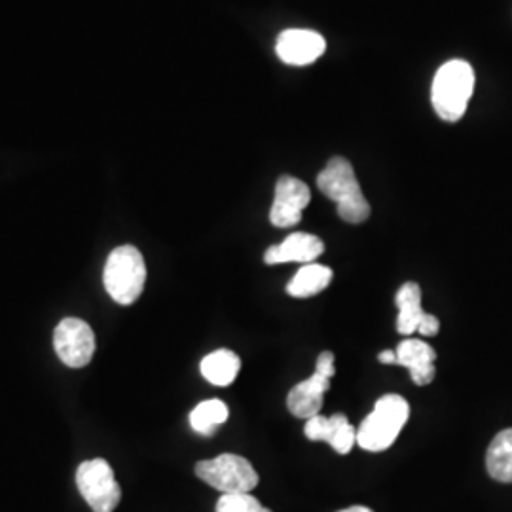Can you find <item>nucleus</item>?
Here are the masks:
<instances>
[{"label": "nucleus", "mask_w": 512, "mask_h": 512, "mask_svg": "<svg viewBox=\"0 0 512 512\" xmlns=\"http://www.w3.org/2000/svg\"><path fill=\"white\" fill-rule=\"evenodd\" d=\"M378 361H380V363H384V365H397V353H395V351H391V349L382 351V353L378 355Z\"/></svg>", "instance_id": "aec40b11"}, {"label": "nucleus", "mask_w": 512, "mask_h": 512, "mask_svg": "<svg viewBox=\"0 0 512 512\" xmlns=\"http://www.w3.org/2000/svg\"><path fill=\"white\" fill-rule=\"evenodd\" d=\"M76 484L93 512H112L122 499V488L114 478L109 461L105 459L80 463L76 471Z\"/></svg>", "instance_id": "423d86ee"}, {"label": "nucleus", "mask_w": 512, "mask_h": 512, "mask_svg": "<svg viewBox=\"0 0 512 512\" xmlns=\"http://www.w3.org/2000/svg\"><path fill=\"white\" fill-rule=\"evenodd\" d=\"M475 92V71L463 59H452L440 67L431 90L433 109L444 122H458L467 112Z\"/></svg>", "instance_id": "f03ea898"}, {"label": "nucleus", "mask_w": 512, "mask_h": 512, "mask_svg": "<svg viewBox=\"0 0 512 512\" xmlns=\"http://www.w3.org/2000/svg\"><path fill=\"white\" fill-rule=\"evenodd\" d=\"M397 365L408 368L412 382L416 385H429L435 380L437 353L427 342L418 338H406L397 349Z\"/></svg>", "instance_id": "4468645a"}, {"label": "nucleus", "mask_w": 512, "mask_h": 512, "mask_svg": "<svg viewBox=\"0 0 512 512\" xmlns=\"http://www.w3.org/2000/svg\"><path fill=\"white\" fill-rule=\"evenodd\" d=\"M228 416H230L228 406L219 399H211L198 404L190 412V425L196 433H200L203 437H211L219 431L220 425L228 420Z\"/></svg>", "instance_id": "a211bd4d"}, {"label": "nucleus", "mask_w": 512, "mask_h": 512, "mask_svg": "<svg viewBox=\"0 0 512 512\" xmlns=\"http://www.w3.org/2000/svg\"><path fill=\"white\" fill-rule=\"evenodd\" d=\"M239 368H241V361L230 349H217L209 353L200 365L203 378L209 384L219 385V387L234 384V380L238 378Z\"/></svg>", "instance_id": "2eb2a0df"}, {"label": "nucleus", "mask_w": 512, "mask_h": 512, "mask_svg": "<svg viewBox=\"0 0 512 512\" xmlns=\"http://www.w3.org/2000/svg\"><path fill=\"white\" fill-rule=\"evenodd\" d=\"M332 270L323 264H304L293 281L287 285V293L293 298H311L315 294L323 293L332 281Z\"/></svg>", "instance_id": "dca6fc26"}, {"label": "nucleus", "mask_w": 512, "mask_h": 512, "mask_svg": "<svg viewBox=\"0 0 512 512\" xmlns=\"http://www.w3.org/2000/svg\"><path fill=\"white\" fill-rule=\"evenodd\" d=\"M338 512H374L372 509H368V507H363V505H353V507H349V509H344V511Z\"/></svg>", "instance_id": "412c9836"}, {"label": "nucleus", "mask_w": 512, "mask_h": 512, "mask_svg": "<svg viewBox=\"0 0 512 512\" xmlns=\"http://www.w3.org/2000/svg\"><path fill=\"white\" fill-rule=\"evenodd\" d=\"M310 200L311 192L308 184L289 175L279 177V181L275 184L270 222L277 228H293L302 220V213L310 205Z\"/></svg>", "instance_id": "1a4fd4ad"}, {"label": "nucleus", "mask_w": 512, "mask_h": 512, "mask_svg": "<svg viewBox=\"0 0 512 512\" xmlns=\"http://www.w3.org/2000/svg\"><path fill=\"white\" fill-rule=\"evenodd\" d=\"M325 253V243L321 238L304 232H294L291 236L283 239L279 245H272L264 253V262L268 266L274 264H285V262H300V264H311L319 256Z\"/></svg>", "instance_id": "ddd939ff"}, {"label": "nucleus", "mask_w": 512, "mask_h": 512, "mask_svg": "<svg viewBox=\"0 0 512 512\" xmlns=\"http://www.w3.org/2000/svg\"><path fill=\"white\" fill-rule=\"evenodd\" d=\"M217 512H272L251 494H222Z\"/></svg>", "instance_id": "6ab92c4d"}, {"label": "nucleus", "mask_w": 512, "mask_h": 512, "mask_svg": "<svg viewBox=\"0 0 512 512\" xmlns=\"http://www.w3.org/2000/svg\"><path fill=\"white\" fill-rule=\"evenodd\" d=\"M336 374L334 355L330 351H323L317 357L315 372L308 380L294 385L287 397V406L291 414L300 420H311L319 416L323 408V397L330 389V378Z\"/></svg>", "instance_id": "0eeeda50"}, {"label": "nucleus", "mask_w": 512, "mask_h": 512, "mask_svg": "<svg viewBox=\"0 0 512 512\" xmlns=\"http://www.w3.org/2000/svg\"><path fill=\"white\" fill-rule=\"evenodd\" d=\"M145 281L147 264L137 247L122 245L110 253L103 270V283L116 304L129 306L137 302L145 289Z\"/></svg>", "instance_id": "20e7f679"}, {"label": "nucleus", "mask_w": 512, "mask_h": 512, "mask_svg": "<svg viewBox=\"0 0 512 512\" xmlns=\"http://www.w3.org/2000/svg\"><path fill=\"white\" fill-rule=\"evenodd\" d=\"M319 190L338 205L340 219L349 224H361L370 217V205L366 202L361 184L355 177V169L346 158L336 156L317 177Z\"/></svg>", "instance_id": "f257e3e1"}, {"label": "nucleus", "mask_w": 512, "mask_h": 512, "mask_svg": "<svg viewBox=\"0 0 512 512\" xmlns=\"http://www.w3.org/2000/svg\"><path fill=\"white\" fill-rule=\"evenodd\" d=\"M395 302L399 306L397 330L403 336H412L414 332H420L421 336H437L440 329L439 319L421 310V289L418 283H404L397 291Z\"/></svg>", "instance_id": "9d476101"}, {"label": "nucleus", "mask_w": 512, "mask_h": 512, "mask_svg": "<svg viewBox=\"0 0 512 512\" xmlns=\"http://www.w3.org/2000/svg\"><path fill=\"white\" fill-rule=\"evenodd\" d=\"M325 50V38L310 29H287L279 35L275 44V52L279 59L293 67H306L315 63L325 54Z\"/></svg>", "instance_id": "9b49d317"}, {"label": "nucleus", "mask_w": 512, "mask_h": 512, "mask_svg": "<svg viewBox=\"0 0 512 512\" xmlns=\"http://www.w3.org/2000/svg\"><path fill=\"white\" fill-rule=\"evenodd\" d=\"M304 435L313 442H329L334 452L346 456L351 452V448L357 444V431L349 423L344 414H334L330 418L325 416H313L311 420L306 421Z\"/></svg>", "instance_id": "f8f14e48"}, {"label": "nucleus", "mask_w": 512, "mask_h": 512, "mask_svg": "<svg viewBox=\"0 0 512 512\" xmlns=\"http://www.w3.org/2000/svg\"><path fill=\"white\" fill-rule=\"evenodd\" d=\"M196 476L222 494H249L258 486L255 467L236 454H222L196 465Z\"/></svg>", "instance_id": "39448f33"}, {"label": "nucleus", "mask_w": 512, "mask_h": 512, "mask_svg": "<svg viewBox=\"0 0 512 512\" xmlns=\"http://www.w3.org/2000/svg\"><path fill=\"white\" fill-rule=\"evenodd\" d=\"M486 467L490 476L497 482H512V429H505L495 435L488 452Z\"/></svg>", "instance_id": "f3484780"}, {"label": "nucleus", "mask_w": 512, "mask_h": 512, "mask_svg": "<svg viewBox=\"0 0 512 512\" xmlns=\"http://www.w3.org/2000/svg\"><path fill=\"white\" fill-rule=\"evenodd\" d=\"M410 404L401 395H384L357 429V444L366 452H384L401 435Z\"/></svg>", "instance_id": "7ed1b4c3"}, {"label": "nucleus", "mask_w": 512, "mask_h": 512, "mask_svg": "<svg viewBox=\"0 0 512 512\" xmlns=\"http://www.w3.org/2000/svg\"><path fill=\"white\" fill-rule=\"evenodd\" d=\"M54 349L61 363L69 368L90 365L95 353V334L92 327L76 317L59 321L54 330Z\"/></svg>", "instance_id": "6e6552de"}]
</instances>
